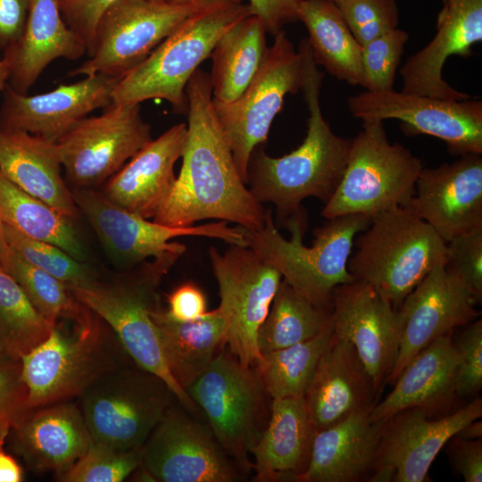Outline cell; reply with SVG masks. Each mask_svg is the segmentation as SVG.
<instances>
[{
  "instance_id": "obj_1",
  "label": "cell",
  "mask_w": 482,
  "mask_h": 482,
  "mask_svg": "<svg viewBox=\"0 0 482 482\" xmlns=\"http://www.w3.org/2000/svg\"><path fill=\"white\" fill-rule=\"evenodd\" d=\"M187 133L182 165L153 220L172 227L203 220L237 223L249 231L264 225L265 209L246 187L217 120L210 74L197 69L186 87Z\"/></svg>"
},
{
  "instance_id": "obj_2",
  "label": "cell",
  "mask_w": 482,
  "mask_h": 482,
  "mask_svg": "<svg viewBox=\"0 0 482 482\" xmlns=\"http://www.w3.org/2000/svg\"><path fill=\"white\" fill-rule=\"evenodd\" d=\"M303 63L302 91L309 111L307 133L303 143L281 157H271L259 145L247 165L249 190L254 198L276 207L281 223L304 209L302 202L315 197L326 204L344 175L351 139L336 135L322 115L320 93L324 73L318 69L307 38L301 40Z\"/></svg>"
},
{
  "instance_id": "obj_3",
  "label": "cell",
  "mask_w": 482,
  "mask_h": 482,
  "mask_svg": "<svg viewBox=\"0 0 482 482\" xmlns=\"http://www.w3.org/2000/svg\"><path fill=\"white\" fill-rule=\"evenodd\" d=\"M371 218L347 214L328 219L313 230L312 246L303 243L307 227L306 212L291 216L285 223L291 233L284 237L276 227L271 209H265L264 225L255 231L246 229L248 245L274 266L291 287L312 303L332 307L333 289L356 278L349 272L347 262L355 236L365 230Z\"/></svg>"
},
{
  "instance_id": "obj_4",
  "label": "cell",
  "mask_w": 482,
  "mask_h": 482,
  "mask_svg": "<svg viewBox=\"0 0 482 482\" xmlns=\"http://www.w3.org/2000/svg\"><path fill=\"white\" fill-rule=\"evenodd\" d=\"M73 324L69 333L54 323L47 337L21 357L27 411L79 398L103 376L134 363L96 313L85 323Z\"/></svg>"
},
{
  "instance_id": "obj_5",
  "label": "cell",
  "mask_w": 482,
  "mask_h": 482,
  "mask_svg": "<svg viewBox=\"0 0 482 482\" xmlns=\"http://www.w3.org/2000/svg\"><path fill=\"white\" fill-rule=\"evenodd\" d=\"M253 14L248 4L218 2L184 21L115 86L112 104L167 101L175 113L187 114L186 87L220 37Z\"/></svg>"
},
{
  "instance_id": "obj_6",
  "label": "cell",
  "mask_w": 482,
  "mask_h": 482,
  "mask_svg": "<svg viewBox=\"0 0 482 482\" xmlns=\"http://www.w3.org/2000/svg\"><path fill=\"white\" fill-rule=\"evenodd\" d=\"M347 269L372 286L395 309L439 264H445L446 243L409 205L371 218L355 239Z\"/></svg>"
},
{
  "instance_id": "obj_7",
  "label": "cell",
  "mask_w": 482,
  "mask_h": 482,
  "mask_svg": "<svg viewBox=\"0 0 482 482\" xmlns=\"http://www.w3.org/2000/svg\"><path fill=\"white\" fill-rule=\"evenodd\" d=\"M176 263L170 257L142 262L136 273L112 285L96 280L86 286L67 285L73 295L114 332L139 368L164 380L179 403L194 415L200 410L170 373L150 312L159 305L156 287Z\"/></svg>"
},
{
  "instance_id": "obj_8",
  "label": "cell",
  "mask_w": 482,
  "mask_h": 482,
  "mask_svg": "<svg viewBox=\"0 0 482 482\" xmlns=\"http://www.w3.org/2000/svg\"><path fill=\"white\" fill-rule=\"evenodd\" d=\"M423 169L420 159L399 143H390L383 120H364L351 139L346 167L321 215L328 219L363 214L370 218L409 205Z\"/></svg>"
},
{
  "instance_id": "obj_9",
  "label": "cell",
  "mask_w": 482,
  "mask_h": 482,
  "mask_svg": "<svg viewBox=\"0 0 482 482\" xmlns=\"http://www.w3.org/2000/svg\"><path fill=\"white\" fill-rule=\"evenodd\" d=\"M79 399L93 442L121 451L140 449L178 401L164 380L135 363L103 376Z\"/></svg>"
},
{
  "instance_id": "obj_10",
  "label": "cell",
  "mask_w": 482,
  "mask_h": 482,
  "mask_svg": "<svg viewBox=\"0 0 482 482\" xmlns=\"http://www.w3.org/2000/svg\"><path fill=\"white\" fill-rule=\"evenodd\" d=\"M216 440L243 474L253 470L252 449L262 429L265 395L253 367L224 345L186 389Z\"/></svg>"
},
{
  "instance_id": "obj_11",
  "label": "cell",
  "mask_w": 482,
  "mask_h": 482,
  "mask_svg": "<svg viewBox=\"0 0 482 482\" xmlns=\"http://www.w3.org/2000/svg\"><path fill=\"white\" fill-rule=\"evenodd\" d=\"M303 79L302 55L281 30L274 35L272 46L268 47L260 69L245 91L229 103L213 99L217 120L245 184L252 151L266 143L286 96L301 90Z\"/></svg>"
},
{
  "instance_id": "obj_12",
  "label": "cell",
  "mask_w": 482,
  "mask_h": 482,
  "mask_svg": "<svg viewBox=\"0 0 482 482\" xmlns=\"http://www.w3.org/2000/svg\"><path fill=\"white\" fill-rule=\"evenodd\" d=\"M218 2L224 1L171 4L158 0H119L99 18L88 59L69 76L101 73L121 79L188 17Z\"/></svg>"
},
{
  "instance_id": "obj_13",
  "label": "cell",
  "mask_w": 482,
  "mask_h": 482,
  "mask_svg": "<svg viewBox=\"0 0 482 482\" xmlns=\"http://www.w3.org/2000/svg\"><path fill=\"white\" fill-rule=\"evenodd\" d=\"M208 254L220 297L216 309L226 323L224 345L244 366L253 367L262 357L258 331L282 275L249 245H229L224 252L211 246Z\"/></svg>"
},
{
  "instance_id": "obj_14",
  "label": "cell",
  "mask_w": 482,
  "mask_h": 482,
  "mask_svg": "<svg viewBox=\"0 0 482 482\" xmlns=\"http://www.w3.org/2000/svg\"><path fill=\"white\" fill-rule=\"evenodd\" d=\"M151 140L140 104H111L100 115L79 120L56 146L70 183L75 188H94Z\"/></svg>"
},
{
  "instance_id": "obj_15",
  "label": "cell",
  "mask_w": 482,
  "mask_h": 482,
  "mask_svg": "<svg viewBox=\"0 0 482 482\" xmlns=\"http://www.w3.org/2000/svg\"><path fill=\"white\" fill-rule=\"evenodd\" d=\"M72 195L79 212L87 218L103 244L129 265L140 264L148 258L183 254L186 245L171 241L179 237H204L229 245H248L246 229L238 225L230 228L225 220L172 228L134 214L94 188H75Z\"/></svg>"
},
{
  "instance_id": "obj_16",
  "label": "cell",
  "mask_w": 482,
  "mask_h": 482,
  "mask_svg": "<svg viewBox=\"0 0 482 482\" xmlns=\"http://www.w3.org/2000/svg\"><path fill=\"white\" fill-rule=\"evenodd\" d=\"M356 119L401 121L408 135L443 140L452 155L482 154V101L444 100L395 90L364 91L347 100Z\"/></svg>"
},
{
  "instance_id": "obj_17",
  "label": "cell",
  "mask_w": 482,
  "mask_h": 482,
  "mask_svg": "<svg viewBox=\"0 0 482 482\" xmlns=\"http://www.w3.org/2000/svg\"><path fill=\"white\" fill-rule=\"evenodd\" d=\"M175 403L141 447V465L159 482H236L243 473L208 424Z\"/></svg>"
},
{
  "instance_id": "obj_18",
  "label": "cell",
  "mask_w": 482,
  "mask_h": 482,
  "mask_svg": "<svg viewBox=\"0 0 482 482\" xmlns=\"http://www.w3.org/2000/svg\"><path fill=\"white\" fill-rule=\"evenodd\" d=\"M331 303L333 334L354 346L378 395L398 354L401 323L396 309L359 279L337 286Z\"/></svg>"
},
{
  "instance_id": "obj_19",
  "label": "cell",
  "mask_w": 482,
  "mask_h": 482,
  "mask_svg": "<svg viewBox=\"0 0 482 482\" xmlns=\"http://www.w3.org/2000/svg\"><path fill=\"white\" fill-rule=\"evenodd\" d=\"M478 303L464 283L436 266L396 308L401 339L395 366L386 384H394L403 368L436 338L478 319Z\"/></svg>"
},
{
  "instance_id": "obj_20",
  "label": "cell",
  "mask_w": 482,
  "mask_h": 482,
  "mask_svg": "<svg viewBox=\"0 0 482 482\" xmlns=\"http://www.w3.org/2000/svg\"><path fill=\"white\" fill-rule=\"evenodd\" d=\"M481 416L479 397L436 419L421 408L402 410L381 424L373 470L389 465L395 470V482L428 481L429 468L443 446Z\"/></svg>"
},
{
  "instance_id": "obj_21",
  "label": "cell",
  "mask_w": 482,
  "mask_h": 482,
  "mask_svg": "<svg viewBox=\"0 0 482 482\" xmlns=\"http://www.w3.org/2000/svg\"><path fill=\"white\" fill-rule=\"evenodd\" d=\"M120 79L98 73L33 96L19 93L7 84L2 92L0 129L21 130L56 143L79 120L109 106Z\"/></svg>"
},
{
  "instance_id": "obj_22",
  "label": "cell",
  "mask_w": 482,
  "mask_h": 482,
  "mask_svg": "<svg viewBox=\"0 0 482 482\" xmlns=\"http://www.w3.org/2000/svg\"><path fill=\"white\" fill-rule=\"evenodd\" d=\"M409 206L445 243L482 227L481 154L423 168Z\"/></svg>"
},
{
  "instance_id": "obj_23",
  "label": "cell",
  "mask_w": 482,
  "mask_h": 482,
  "mask_svg": "<svg viewBox=\"0 0 482 482\" xmlns=\"http://www.w3.org/2000/svg\"><path fill=\"white\" fill-rule=\"evenodd\" d=\"M481 41L482 0H443L435 37L400 69L402 92L444 100L471 98L444 79L443 68L452 55L471 56L473 46Z\"/></svg>"
},
{
  "instance_id": "obj_24",
  "label": "cell",
  "mask_w": 482,
  "mask_h": 482,
  "mask_svg": "<svg viewBox=\"0 0 482 482\" xmlns=\"http://www.w3.org/2000/svg\"><path fill=\"white\" fill-rule=\"evenodd\" d=\"M377 396L354 346L332 332L303 396L317 431L374 406Z\"/></svg>"
},
{
  "instance_id": "obj_25",
  "label": "cell",
  "mask_w": 482,
  "mask_h": 482,
  "mask_svg": "<svg viewBox=\"0 0 482 482\" xmlns=\"http://www.w3.org/2000/svg\"><path fill=\"white\" fill-rule=\"evenodd\" d=\"M457 366L451 336L436 338L410 361L394 382L393 390L373 406L371 421L382 424L411 407L421 408L432 417L454 411L460 399L456 393Z\"/></svg>"
},
{
  "instance_id": "obj_26",
  "label": "cell",
  "mask_w": 482,
  "mask_h": 482,
  "mask_svg": "<svg viewBox=\"0 0 482 482\" xmlns=\"http://www.w3.org/2000/svg\"><path fill=\"white\" fill-rule=\"evenodd\" d=\"M187 125L179 123L141 148L112 176L102 192L110 201L145 219H153L176 180Z\"/></svg>"
},
{
  "instance_id": "obj_27",
  "label": "cell",
  "mask_w": 482,
  "mask_h": 482,
  "mask_svg": "<svg viewBox=\"0 0 482 482\" xmlns=\"http://www.w3.org/2000/svg\"><path fill=\"white\" fill-rule=\"evenodd\" d=\"M14 428V445L29 466L59 478L93 440L79 406L67 401L27 411Z\"/></svg>"
},
{
  "instance_id": "obj_28",
  "label": "cell",
  "mask_w": 482,
  "mask_h": 482,
  "mask_svg": "<svg viewBox=\"0 0 482 482\" xmlns=\"http://www.w3.org/2000/svg\"><path fill=\"white\" fill-rule=\"evenodd\" d=\"M86 53V44L62 18L59 0H29L21 35L2 56L10 71L8 84L27 94L52 62L78 60Z\"/></svg>"
},
{
  "instance_id": "obj_29",
  "label": "cell",
  "mask_w": 482,
  "mask_h": 482,
  "mask_svg": "<svg viewBox=\"0 0 482 482\" xmlns=\"http://www.w3.org/2000/svg\"><path fill=\"white\" fill-rule=\"evenodd\" d=\"M373 406L314 436L305 470L297 482H357L372 472L381 424L371 421Z\"/></svg>"
},
{
  "instance_id": "obj_30",
  "label": "cell",
  "mask_w": 482,
  "mask_h": 482,
  "mask_svg": "<svg viewBox=\"0 0 482 482\" xmlns=\"http://www.w3.org/2000/svg\"><path fill=\"white\" fill-rule=\"evenodd\" d=\"M316 432L303 396L272 399L269 421L252 449L255 480L295 481L308 465Z\"/></svg>"
},
{
  "instance_id": "obj_31",
  "label": "cell",
  "mask_w": 482,
  "mask_h": 482,
  "mask_svg": "<svg viewBox=\"0 0 482 482\" xmlns=\"http://www.w3.org/2000/svg\"><path fill=\"white\" fill-rule=\"evenodd\" d=\"M62 169L56 143L21 130L0 129L1 174L71 220L79 210Z\"/></svg>"
},
{
  "instance_id": "obj_32",
  "label": "cell",
  "mask_w": 482,
  "mask_h": 482,
  "mask_svg": "<svg viewBox=\"0 0 482 482\" xmlns=\"http://www.w3.org/2000/svg\"><path fill=\"white\" fill-rule=\"evenodd\" d=\"M167 368L185 391L207 369L224 346L226 323L217 309L197 320L181 321L160 305L150 312Z\"/></svg>"
},
{
  "instance_id": "obj_33",
  "label": "cell",
  "mask_w": 482,
  "mask_h": 482,
  "mask_svg": "<svg viewBox=\"0 0 482 482\" xmlns=\"http://www.w3.org/2000/svg\"><path fill=\"white\" fill-rule=\"evenodd\" d=\"M298 18L307 29L317 65L352 86H363L362 46L353 37L337 4L300 0Z\"/></svg>"
},
{
  "instance_id": "obj_34",
  "label": "cell",
  "mask_w": 482,
  "mask_h": 482,
  "mask_svg": "<svg viewBox=\"0 0 482 482\" xmlns=\"http://www.w3.org/2000/svg\"><path fill=\"white\" fill-rule=\"evenodd\" d=\"M266 33L262 20L252 14L220 37L209 57L213 99L229 103L245 91L265 58Z\"/></svg>"
},
{
  "instance_id": "obj_35",
  "label": "cell",
  "mask_w": 482,
  "mask_h": 482,
  "mask_svg": "<svg viewBox=\"0 0 482 482\" xmlns=\"http://www.w3.org/2000/svg\"><path fill=\"white\" fill-rule=\"evenodd\" d=\"M0 220L20 233L54 244L82 261L84 248L70 219L26 193L0 172Z\"/></svg>"
},
{
  "instance_id": "obj_36",
  "label": "cell",
  "mask_w": 482,
  "mask_h": 482,
  "mask_svg": "<svg viewBox=\"0 0 482 482\" xmlns=\"http://www.w3.org/2000/svg\"><path fill=\"white\" fill-rule=\"evenodd\" d=\"M331 308L316 305L281 280L258 331L262 353L308 340L331 326Z\"/></svg>"
},
{
  "instance_id": "obj_37",
  "label": "cell",
  "mask_w": 482,
  "mask_h": 482,
  "mask_svg": "<svg viewBox=\"0 0 482 482\" xmlns=\"http://www.w3.org/2000/svg\"><path fill=\"white\" fill-rule=\"evenodd\" d=\"M331 336L332 326L308 340L262 353L253 368L266 395L271 400L304 396Z\"/></svg>"
},
{
  "instance_id": "obj_38",
  "label": "cell",
  "mask_w": 482,
  "mask_h": 482,
  "mask_svg": "<svg viewBox=\"0 0 482 482\" xmlns=\"http://www.w3.org/2000/svg\"><path fill=\"white\" fill-rule=\"evenodd\" d=\"M2 268L14 278L35 309L52 325L62 320L81 324L94 315L73 295L67 284L29 264L11 247Z\"/></svg>"
},
{
  "instance_id": "obj_39",
  "label": "cell",
  "mask_w": 482,
  "mask_h": 482,
  "mask_svg": "<svg viewBox=\"0 0 482 482\" xmlns=\"http://www.w3.org/2000/svg\"><path fill=\"white\" fill-rule=\"evenodd\" d=\"M52 327L0 267V358L20 360L47 337Z\"/></svg>"
},
{
  "instance_id": "obj_40",
  "label": "cell",
  "mask_w": 482,
  "mask_h": 482,
  "mask_svg": "<svg viewBox=\"0 0 482 482\" xmlns=\"http://www.w3.org/2000/svg\"><path fill=\"white\" fill-rule=\"evenodd\" d=\"M3 226L9 246L29 264L67 285L86 286L96 281L80 261L59 246L27 237L4 223Z\"/></svg>"
},
{
  "instance_id": "obj_41",
  "label": "cell",
  "mask_w": 482,
  "mask_h": 482,
  "mask_svg": "<svg viewBox=\"0 0 482 482\" xmlns=\"http://www.w3.org/2000/svg\"><path fill=\"white\" fill-rule=\"evenodd\" d=\"M142 462L141 448L121 451L92 442L83 455L58 480L63 482H120Z\"/></svg>"
},
{
  "instance_id": "obj_42",
  "label": "cell",
  "mask_w": 482,
  "mask_h": 482,
  "mask_svg": "<svg viewBox=\"0 0 482 482\" xmlns=\"http://www.w3.org/2000/svg\"><path fill=\"white\" fill-rule=\"evenodd\" d=\"M408 39V32L396 28L362 46V87L366 91L394 89L396 71Z\"/></svg>"
},
{
  "instance_id": "obj_43",
  "label": "cell",
  "mask_w": 482,
  "mask_h": 482,
  "mask_svg": "<svg viewBox=\"0 0 482 482\" xmlns=\"http://www.w3.org/2000/svg\"><path fill=\"white\" fill-rule=\"evenodd\" d=\"M337 6L362 46L396 29L399 23L395 0H343Z\"/></svg>"
},
{
  "instance_id": "obj_44",
  "label": "cell",
  "mask_w": 482,
  "mask_h": 482,
  "mask_svg": "<svg viewBox=\"0 0 482 482\" xmlns=\"http://www.w3.org/2000/svg\"><path fill=\"white\" fill-rule=\"evenodd\" d=\"M445 270L461 279L478 304L482 301V227L446 243Z\"/></svg>"
},
{
  "instance_id": "obj_45",
  "label": "cell",
  "mask_w": 482,
  "mask_h": 482,
  "mask_svg": "<svg viewBox=\"0 0 482 482\" xmlns=\"http://www.w3.org/2000/svg\"><path fill=\"white\" fill-rule=\"evenodd\" d=\"M458 356L456 393L460 398L473 396L482 387V320L465 326L455 342Z\"/></svg>"
},
{
  "instance_id": "obj_46",
  "label": "cell",
  "mask_w": 482,
  "mask_h": 482,
  "mask_svg": "<svg viewBox=\"0 0 482 482\" xmlns=\"http://www.w3.org/2000/svg\"><path fill=\"white\" fill-rule=\"evenodd\" d=\"M21 361L0 358V422L12 428L27 412L28 391L21 378Z\"/></svg>"
},
{
  "instance_id": "obj_47",
  "label": "cell",
  "mask_w": 482,
  "mask_h": 482,
  "mask_svg": "<svg viewBox=\"0 0 482 482\" xmlns=\"http://www.w3.org/2000/svg\"><path fill=\"white\" fill-rule=\"evenodd\" d=\"M117 1L119 0H59L62 18L84 41L87 54L91 49L99 18L109 6Z\"/></svg>"
},
{
  "instance_id": "obj_48",
  "label": "cell",
  "mask_w": 482,
  "mask_h": 482,
  "mask_svg": "<svg viewBox=\"0 0 482 482\" xmlns=\"http://www.w3.org/2000/svg\"><path fill=\"white\" fill-rule=\"evenodd\" d=\"M167 312L177 320H197L208 312L204 292L192 281L177 287L167 295Z\"/></svg>"
},
{
  "instance_id": "obj_49",
  "label": "cell",
  "mask_w": 482,
  "mask_h": 482,
  "mask_svg": "<svg viewBox=\"0 0 482 482\" xmlns=\"http://www.w3.org/2000/svg\"><path fill=\"white\" fill-rule=\"evenodd\" d=\"M450 459L466 482L482 481V440L450 438Z\"/></svg>"
},
{
  "instance_id": "obj_50",
  "label": "cell",
  "mask_w": 482,
  "mask_h": 482,
  "mask_svg": "<svg viewBox=\"0 0 482 482\" xmlns=\"http://www.w3.org/2000/svg\"><path fill=\"white\" fill-rule=\"evenodd\" d=\"M252 12L264 24L267 33L276 35L284 26L299 21L300 0H248Z\"/></svg>"
},
{
  "instance_id": "obj_51",
  "label": "cell",
  "mask_w": 482,
  "mask_h": 482,
  "mask_svg": "<svg viewBox=\"0 0 482 482\" xmlns=\"http://www.w3.org/2000/svg\"><path fill=\"white\" fill-rule=\"evenodd\" d=\"M29 0H0V53H4L21 37Z\"/></svg>"
},
{
  "instance_id": "obj_52",
  "label": "cell",
  "mask_w": 482,
  "mask_h": 482,
  "mask_svg": "<svg viewBox=\"0 0 482 482\" xmlns=\"http://www.w3.org/2000/svg\"><path fill=\"white\" fill-rule=\"evenodd\" d=\"M23 470L16 460L3 449L0 445V482H21Z\"/></svg>"
},
{
  "instance_id": "obj_53",
  "label": "cell",
  "mask_w": 482,
  "mask_h": 482,
  "mask_svg": "<svg viewBox=\"0 0 482 482\" xmlns=\"http://www.w3.org/2000/svg\"><path fill=\"white\" fill-rule=\"evenodd\" d=\"M395 470L392 466L381 465L372 470V474L369 476L368 481L371 482H390L394 481Z\"/></svg>"
},
{
  "instance_id": "obj_54",
  "label": "cell",
  "mask_w": 482,
  "mask_h": 482,
  "mask_svg": "<svg viewBox=\"0 0 482 482\" xmlns=\"http://www.w3.org/2000/svg\"><path fill=\"white\" fill-rule=\"evenodd\" d=\"M455 435L465 439L481 438L482 422L478 420H473L469 424L465 425Z\"/></svg>"
},
{
  "instance_id": "obj_55",
  "label": "cell",
  "mask_w": 482,
  "mask_h": 482,
  "mask_svg": "<svg viewBox=\"0 0 482 482\" xmlns=\"http://www.w3.org/2000/svg\"><path fill=\"white\" fill-rule=\"evenodd\" d=\"M10 71L8 64L0 54V93H2L9 82Z\"/></svg>"
},
{
  "instance_id": "obj_56",
  "label": "cell",
  "mask_w": 482,
  "mask_h": 482,
  "mask_svg": "<svg viewBox=\"0 0 482 482\" xmlns=\"http://www.w3.org/2000/svg\"><path fill=\"white\" fill-rule=\"evenodd\" d=\"M9 245L7 244L4 232V226L3 222L0 220V267H2L4 257L6 255L7 251L9 250Z\"/></svg>"
},
{
  "instance_id": "obj_57",
  "label": "cell",
  "mask_w": 482,
  "mask_h": 482,
  "mask_svg": "<svg viewBox=\"0 0 482 482\" xmlns=\"http://www.w3.org/2000/svg\"><path fill=\"white\" fill-rule=\"evenodd\" d=\"M164 2L171 4H189L200 2H215V1H227L234 3H243L244 0H163Z\"/></svg>"
},
{
  "instance_id": "obj_58",
  "label": "cell",
  "mask_w": 482,
  "mask_h": 482,
  "mask_svg": "<svg viewBox=\"0 0 482 482\" xmlns=\"http://www.w3.org/2000/svg\"><path fill=\"white\" fill-rule=\"evenodd\" d=\"M12 425L8 422H0V445H2L7 436Z\"/></svg>"
},
{
  "instance_id": "obj_59",
  "label": "cell",
  "mask_w": 482,
  "mask_h": 482,
  "mask_svg": "<svg viewBox=\"0 0 482 482\" xmlns=\"http://www.w3.org/2000/svg\"><path fill=\"white\" fill-rule=\"evenodd\" d=\"M326 1H329V2H333L335 4H339L340 2H342L343 0H326Z\"/></svg>"
}]
</instances>
